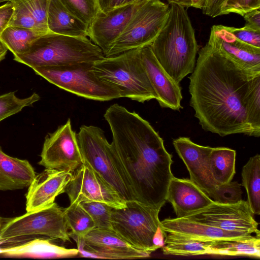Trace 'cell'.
Segmentation results:
<instances>
[{"instance_id": "cell-8", "label": "cell", "mask_w": 260, "mask_h": 260, "mask_svg": "<svg viewBox=\"0 0 260 260\" xmlns=\"http://www.w3.org/2000/svg\"><path fill=\"white\" fill-rule=\"evenodd\" d=\"M63 209L54 202L9 220L0 228V246L21 243L35 236L71 242Z\"/></svg>"}, {"instance_id": "cell-40", "label": "cell", "mask_w": 260, "mask_h": 260, "mask_svg": "<svg viewBox=\"0 0 260 260\" xmlns=\"http://www.w3.org/2000/svg\"><path fill=\"white\" fill-rule=\"evenodd\" d=\"M226 0H206L203 13L212 18L221 15L223 5Z\"/></svg>"}, {"instance_id": "cell-2", "label": "cell", "mask_w": 260, "mask_h": 260, "mask_svg": "<svg viewBox=\"0 0 260 260\" xmlns=\"http://www.w3.org/2000/svg\"><path fill=\"white\" fill-rule=\"evenodd\" d=\"M104 117L136 201L160 210L174 177L172 156L162 139L147 120L118 104L111 105Z\"/></svg>"}, {"instance_id": "cell-4", "label": "cell", "mask_w": 260, "mask_h": 260, "mask_svg": "<svg viewBox=\"0 0 260 260\" xmlns=\"http://www.w3.org/2000/svg\"><path fill=\"white\" fill-rule=\"evenodd\" d=\"M104 57L102 49L87 37H70L50 32L33 42L25 53L14 55V60L32 69L95 62Z\"/></svg>"}, {"instance_id": "cell-34", "label": "cell", "mask_w": 260, "mask_h": 260, "mask_svg": "<svg viewBox=\"0 0 260 260\" xmlns=\"http://www.w3.org/2000/svg\"><path fill=\"white\" fill-rule=\"evenodd\" d=\"M72 14L88 26L100 11L96 0H58Z\"/></svg>"}, {"instance_id": "cell-28", "label": "cell", "mask_w": 260, "mask_h": 260, "mask_svg": "<svg viewBox=\"0 0 260 260\" xmlns=\"http://www.w3.org/2000/svg\"><path fill=\"white\" fill-rule=\"evenodd\" d=\"M206 254L260 257V236L245 241L211 242Z\"/></svg>"}, {"instance_id": "cell-21", "label": "cell", "mask_w": 260, "mask_h": 260, "mask_svg": "<svg viewBox=\"0 0 260 260\" xmlns=\"http://www.w3.org/2000/svg\"><path fill=\"white\" fill-rule=\"evenodd\" d=\"M166 201L172 204L176 218L186 217L213 202L191 180L175 176L169 183Z\"/></svg>"}, {"instance_id": "cell-7", "label": "cell", "mask_w": 260, "mask_h": 260, "mask_svg": "<svg viewBox=\"0 0 260 260\" xmlns=\"http://www.w3.org/2000/svg\"><path fill=\"white\" fill-rule=\"evenodd\" d=\"M94 62H81L60 66L32 68L35 73L68 92L87 99L108 101L121 97L115 86L97 77Z\"/></svg>"}, {"instance_id": "cell-41", "label": "cell", "mask_w": 260, "mask_h": 260, "mask_svg": "<svg viewBox=\"0 0 260 260\" xmlns=\"http://www.w3.org/2000/svg\"><path fill=\"white\" fill-rule=\"evenodd\" d=\"M13 13V7L10 2L0 7V34L9 25Z\"/></svg>"}, {"instance_id": "cell-15", "label": "cell", "mask_w": 260, "mask_h": 260, "mask_svg": "<svg viewBox=\"0 0 260 260\" xmlns=\"http://www.w3.org/2000/svg\"><path fill=\"white\" fill-rule=\"evenodd\" d=\"M146 1L122 5L107 12L99 11L88 26V37L102 49L104 56Z\"/></svg>"}, {"instance_id": "cell-38", "label": "cell", "mask_w": 260, "mask_h": 260, "mask_svg": "<svg viewBox=\"0 0 260 260\" xmlns=\"http://www.w3.org/2000/svg\"><path fill=\"white\" fill-rule=\"evenodd\" d=\"M256 9H260V0H226L222 8L221 15L235 13L242 16Z\"/></svg>"}, {"instance_id": "cell-45", "label": "cell", "mask_w": 260, "mask_h": 260, "mask_svg": "<svg viewBox=\"0 0 260 260\" xmlns=\"http://www.w3.org/2000/svg\"><path fill=\"white\" fill-rule=\"evenodd\" d=\"M165 236L166 233L163 231L159 224L153 238V245L157 249L161 248L165 245Z\"/></svg>"}, {"instance_id": "cell-49", "label": "cell", "mask_w": 260, "mask_h": 260, "mask_svg": "<svg viewBox=\"0 0 260 260\" xmlns=\"http://www.w3.org/2000/svg\"><path fill=\"white\" fill-rule=\"evenodd\" d=\"M1 225H1V220H0V228H1Z\"/></svg>"}, {"instance_id": "cell-25", "label": "cell", "mask_w": 260, "mask_h": 260, "mask_svg": "<svg viewBox=\"0 0 260 260\" xmlns=\"http://www.w3.org/2000/svg\"><path fill=\"white\" fill-rule=\"evenodd\" d=\"M236 151L226 147L212 148L209 160L213 176L219 185L232 181L235 174Z\"/></svg>"}, {"instance_id": "cell-17", "label": "cell", "mask_w": 260, "mask_h": 260, "mask_svg": "<svg viewBox=\"0 0 260 260\" xmlns=\"http://www.w3.org/2000/svg\"><path fill=\"white\" fill-rule=\"evenodd\" d=\"M173 144L188 171L190 180L209 197L218 186L210 165V154L213 147L198 145L187 137L176 139Z\"/></svg>"}, {"instance_id": "cell-11", "label": "cell", "mask_w": 260, "mask_h": 260, "mask_svg": "<svg viewBox=\"0 0 260 260\" xmlns=\"http://www.w3.org/2000/svg\"><path fill=\"white\" fill-rule=\"evenodd\" d=\"M38 164L46 169L73 173L83 164L77 134L70 119L45 137Z\"/></svg>"}, {"instance_id": "cell-33", "label": "cell", "mask_w": 260, "mask_h": 260, "mask_svg": "<svg viewBox=\"0 0 260 260\" xmlns=\"http://www.w3.org/2000/svg\"><path fill=\"white\" fill-rule=\"evenodd\" d=\"M79 204L90 215L95 228L113 231L111 224L112 207L106 203L96 201H83Z\"/></svg>"}, {"instance_id": "cell-37", "label": "cell", "mask_w": 260, "mask_h": 260, "mask_svg": "<svg viewBox=\"0 0 260 260\" xmlns=\"http://www.w3.org/2000/svg\"><path fill=\"white\" fill-rule=\"evenodd\" d=\"M39 29L50 32L47 25L48 8L50 0H24Z\"/></svg>"}, {"instance_id": "cell-12", "label": "cell", "mask_w": 260, "mask_h": 260, "mask_svg": "<svg viewBox=\"0 0 260 260\" xmlns=\"http://www.w3.org/2000/svg\"><path fill=\"white\" fill-rule=\"evenodd\" d=\"M247 201L242 200L234 204L213 201L207 207L184 218L226 231L255 234L260 236L258 223Z\"/></svg>"}, {"instance_id": "cell-6", "label": "cell", "mask_w": 260, "mask_h": 260, "mask_svg": "<svg viewBox=\"0 0 260 260\" xmlns=\"http://www.w3.org/2000/svg\"><path fill=\"white\" fill-rule=\"evenodd\" d=\"M141 48L105 57L94 62L93 71L100 79L117 87L122 98L143 103L156 100V95L143 65Z\"/></svg>"}, {"instance_id": "cell-10", "label": "cell", "mask_w": 260, "mask_h": 260, "mask_svg": "<svg viewBox=\"0 0 260 260\" xmlns=\"http://www.w3.org/2000/svg\"><path fill=\"white\" fill-rule=\"evenodd\" d=\"M170 6L160 0H147L137 11L105 57L150 45L163 27Z\"/></svg>"}, {"instance_id": "cell-19", "label": "cell", "mask_w": 260, "mask_h": 260, "mask_svg": "<svg viewBox=\"0 0 260 260\" xmlns=\"http://www.w3.org/2000/svg\"><path fill=\"white\" fill-rule=\"evenodd\" d=\"M141 56L156 100L163 108L174 110L182 108L181 88L165 71L155 57L150 47L141 48Z\"/></svg>"}, {"instance_id": "cell-24", "label": "cell", "mask_w": 260, "mask_h": 260, "mask_svg": "<svg viewBox=\"0 0 260 260\" xmlns=\"http://www.w3.org/2000/svg\"><path fill=\"white\" fill-rule=\"evenodd\" d=\"M47 25L51 32L74 37H87L88 26L72 14L58 0H50Z\"/></svg>"}, {"instance_id": "cell-42", "label": "cell", "mask_w": 260, "mask_h": 260, "mask_svg": "<svg viewBox=\"0 0 260 260\" xmlns=\"http://www.w3.org/2000/svg\"><path fill=\"white\" fill-rule=\"evenodd\" d=\"M246 21L247 27L260 31V10L259 9L249 11L242 16Z\"/></svg>"}, {"instance_id": "cell-35", "label": "cell", "mask_w": 260, "mask_h": 260, "mask_svg": "<svg viewBox=\"0 0 260 260\" xmlns=\"http://www.w3.org/2000/svg\"><path fill=\"white\" fill-rule=\"evenodd\" d=\"M9 2L13 6V13L8 26L34 29L43 31L39 29L24 0H10Z\"/></svg>"}, {"instance_id": "cell-26", "label": "cell", "mask_w": 260, "mask_h": 260, "mask_svg": "<svg viewBox=\"0 0 260 260\" xmlns=\"http://www.w3.org/2000/svg\"><path fill=\"white\" fill-rule=\"evenodd\" d=\"M242 185L247 193V202L254 214H260V155L251 157L242 171Z\"/></svg>"}, {"instance_id": "cell-43", "label": "cell", "mask_w": 260, "mask_h": 260, "mask_svg": "<svg viewBox=\"0 0 260 260\" xmlns=\"http://www.w3.org/2000/svg\"><path fill=\"white\" fill-rule=\"evenodd\" d=\"M170 4H175L184 8L193 7L202 9L206 0H167Z\"/></svg>"}, {"instance_id": "cell-29", "label": "cell", "mask_w": 260, "mask_h": 260, "mask_svg": "<svg viewBox=\"0 0 260 260\" xmlns=\"http://www.w3.org/2000/svg\"><path fill=\"white\" fill-rule=\"evenodd\" d=\"M63 210L67 227L71 231L70 237L84 238L95 228L92 218L79 203L70 204Z\"/></svg>"}, {"instance_id": "cell-39", "label": "cell", "mask_w": 260, "mask_h": 260, "mask_svg": "<svg viewBox=\"0 0 260 260\" xmlns=\"http://www.w3.org/2000/svg\"><path fill=\"white\" fill-rule=\"evenodd\" d=\"M227 28L237 39L247 44L260 48V31L246 26L241 28L227 26Z\"/></svg>"}, {"instance_id": "cell-48", "label": "cell", "mask_w": 260, "mask_h": 260, "mask_svg": "<svg viewBox=\"0 0 260 260\" xmlns=\"http://www.w3.org/2000/svg\"><path fill=\"white\" fill-rule=\"evenodd\" d=\"M10 1V0H0V3L4 2H6V1L9 2Z\"/></svg>"}, {"instance_id": "cell-23", "label": "cell", "mask_w": 260, "mask_h": 260, "mask_svg": "<svg viewBox=\"0 0 260 260\" xmlns=\"http://www.w3.org/2000/svg\"><path fill=\"white\" fill-rule=\"evenodd\" d=\"M29 161L10 156L0 146V190H14L28 187L36 176Z\"/></svg>"}, {"instance_id": "cell-3", "label": "cell", "mask_w": 260, "mask_h": 260, "mask_svg": "<svg viewBox=\"0 0 260 260\" xmlns=\"http://www.w3.org/2000/svg\"><path fill=\"white\" fill-rule=\"evenodd\" d=\"M150 47L160 64L177 83L193 72L199 46L185 8L170 4L168 18Z\"/></svg>"}, {"instance_id": "cell-27", "label": "cell", "mask_w": 260, "mask_h": 260, "mask_svg": "<svg viewBox=\"0 0 260 260\" xmlns=\"http://www.w3.org/2000/svg\"><path fill=\"white\" fill-rule=\"evenodd\" d=\"M45 34L37 29L8 26L0 34V40L14 56L25 53L33 42Z\"/></svg>"}, {"instance_id": "cell-22", "label": "cell", "mask_w": 260, "mask_h": 260, "mask_svg": "<svg viewBox=\"0 0 260 260\" xmlns=\"http://www.w3.org/2000/svg\"><path fill=\"white\" fill-rule=\"evenodd\" d=\"M49 239L36 238L26 242L0 246V257L56 258L78 255L77 249L58 246Z\"/></svg>"}, {"instance_id": "cell-14", "label": "cell", "mask_w": 260, "mask_h": 260, "mask_svg": "<svg viewBox=\"0 0 260 260\" xmlns=\"http://www.w3.org/2000/svg\"><path fill=\"white\" fill-rule=\"evenodd\" d=\"M64 192L70 204L83 201L106 203L113 208H124L126 202L90 168L83 164L73 173Z\"/></svg>"}, {"instance_id": "cell-1", "label": "cell", "mask_w": 260, "mask_h": 260, "mask_svg": "<svg viewBox=\"0 0 260 260\" xmlns=\"http://www.w3.org/2000/svg\"><path fill=\"white\" fill-rule=\"evenodd\" d=\"M260 74L242 69L208 43L200 50L189 77L190 105L206 131L220 136H253L246 100L251 80Z\"/></svg>"}, {"instance_id": "cell-36", "label": "cell", "mask_w": 260, "mask_h": 260, "mask_svg": "<svg viewBox=\"0 0 260 260\" xmlns=\"http://www.w3.org/2000/svg\"><path fill=\"white\" fill-rule=\"evenodd\" d=\"M241 184L230 182L219 184L209 196L213 201L222 204H234L242 200Z\"/></svg>"}, {"instance_id": "cell-18", "label": "cell", "mask_w": 260, "mask_h": 260, "mask_svg": "<svg viewBox=\"0 0 260 260\" xmlns=\"http://www.w3.org/2000/svg\"><path fill=\"white\" fill-rule=\"evenodd\" d=\"M208 43L242 69L260 74V48L242 42L222 25H213Z\"/></svg>"}, {"instance_id": "cell-13", "label": "cell", "mask_w": 260, "mask_h": 260, "mask_svg": "<svg viewBox=\"0 0 260 260\" xmlns=\"http://www.w3.org/2000/svg\"><path fill=\"white\" fill-rule=\"evenodd\" d=\"M72 238L81 257L132 259L150 256L151 253L135 248L113 231L95 228L84 238Z\"/></svg>"}, {"instance_id": "cell-5", "label": "cell", "mask_w": 260, "mask_h": 260, "mask_svg": "<svg viewBox=\"0 0 260 260\" xmlns=\"http://www.w3.org/2000/svg\"><path fill=\"white\" fill-rule=\"evenodd\" d=\"M77 137L83 164L109 184L124 201H136L115 147L107 141L104 131L96 126L83 125Z\"/></svg>"}, {"instance_id": "cell-30", "label": "cell", "mask_w": 260, "mask_h": 260, "mask_svg": "<svg viewBox=\"0 0 260 260\" xmlns=\"http://www.w3.org/2000/svg\"><path fill=\"white\" fill-rule=\"evenodd\" d=\"M211 242H201L179 239L171 237L166 233L164 245L161 248L165 255L195 256L205 255Z\"/></svg>"}, {"instance_id": "cell-47", "label": "cell", "mask_w": 260, "mask_h": 260, "mask_svg": "<svg viewBox=\"0 0 260 260\" xmlns=\"http://www.w3.org/2000/svg\"><path fill=\"white\" fill-rule=\"evenodd\" d=\"M141 0H124L123 5L133 3L136 2H138Z\"/></svg>"}, {"instance_id": "cell-46", "label": "cell", "mask_w": 260, "mask_h": 260, "mask_svg": "<svg viewBox=\"0 0 260 260\" xmlns=\"http://www.w3.org/2000/svg\"><path fill=\"white\" fill-rule=\"evenodd\" d=\"M8 49L0 40V62L5 58Z\"/></svg>"}, {"instance_id": "cell-32", "label": "cell", "mask_w": 260, "mask_h": 260, "mask_svg": "<svg viewBox=\"0 0 260 260\" xmlns=\"http://www.w3.org/2000/svg\"><path fill=\"white\" fill-rule=\"evenodd\" d=\"M40 99L36 92L24 99L17 97L15 91L0 95V121L20 112L25 107L32 106Z\"/></svg>"}, {"instance_id": "cell-20", "label": "cell", "mask_w": 260, "mask_h": 260, "mask_svg": "<svg viewBox=\"0 0 260 260\" xmlns=\"http://www.w3.org/2000/svg\"><path fill=\"white\" fill-rule=\"evenodd\" d=\"M72 176L71 172L46 168L36 175L26 194V211L37 210L53 204L56 198L64 192Z\"/></svg>"}, {"instance_id": "cell-9", "label": "cell", "mask_w": 260, "mask_h": 260, "mask_svg": "<svg viewBox=\"0 0 260 260\" xmlns=\"http://www.w3.org/2000/svg\"><path fill=\"white\" fill-rule=\"evenodd\" d=\"M159 211L137 201L126 202L124 208H112L113 231L135 248L151 253L157 249L153 238L160 224Z\"/></svg>"}, {"instance_id": "cell-44", "label": "cell", "mask_w": 260, "mask_h": 260, "mask_svg": "<svg viewBox=\"0 0 260 260\" xmlns=\"http://www.w3.org/2000/svg\"><path fill=\"white\" fill-rule=\"evenodd\" d=\"M124 0H96L100 11L107 12L122 5Z\"/></svg>"}, {"instance_id": "cell-31", "label": "cell", "mask_w": 260, "mask_h": 260, "mask_svg": "<svg viewBox=\"0 0 260 260\" xmlns=\"http://www.w3.org/2000/svg\"><path fill=\"white\" fill-rule=\"evenodd\" d=\"M247 120L253 137L260 136V75L250 81L246 100Z\"/></svg>"}, {"instance_id": "cell-16", "label": "cell", "mask_w": 260, "mask_h": 260, "mask_svg": "<svg viewBox=\"0 0 260 260\" xmlns=\"http://www.w3.org/2000/svg\"><path fill=\"white\" fill-rule=\"evenodd\" d=\"M160 226L169 236L201 242L219 241H245L253 239L252 234L226 231L186 218H166Z\"/></svg>"}]
</instances>
